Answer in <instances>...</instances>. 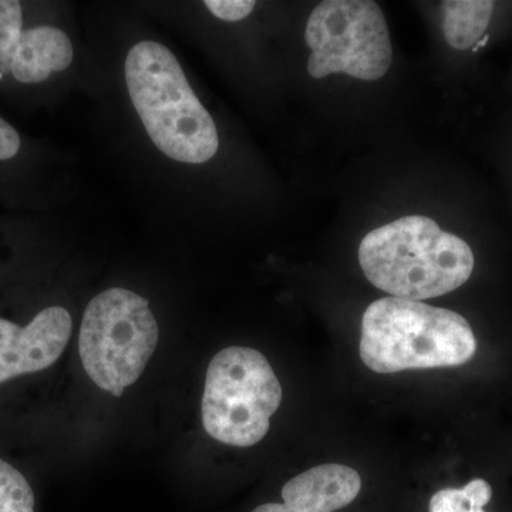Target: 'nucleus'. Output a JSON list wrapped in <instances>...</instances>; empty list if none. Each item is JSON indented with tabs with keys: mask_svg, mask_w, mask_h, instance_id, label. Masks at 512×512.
I'll return each mask as SVG.
<instances>
[{
	"mask_svg": "<svg viewBox=\"0 0 512 512\" xmlns=\"http://www.w3.org/2000/svg\"><path fill=\"white\" fill-rule=\"evenodd\" d=\"M124 72L133 106L158 150L185 164L207 163L217 154L214 120L167 47L138 43L128 53Z\"/></svg>",
	"mask_w": 512,
	"mask_h": 512,
	"instance_id": "obj_2",
	"label": "nucleus"
},
{
	"mask_svg": "<svg viewBox=\"0 0 512 512\" xmlns=\"http://www.w3.org/2000/svg\"><path fill=\"white\" fill-rule=\"evenodd\" d=\"M359 262L380 291L406 301H426L456 291L473 274L474 254L436 221L410 215L363 238Z\"/></svg>",
	"mask_w": 512,
	"mask_h": 512,
	"instance_id": "obj_1",
	"label": "nucleus"
},
{
	"mask_svg": "<svg viewBox=\"0 0 512 512\" xmlns=\"http://www.w3.org/2000/svg\"><path fill=\"white\" fill-rule=\"evenodd\" d=\"M282 402L274 369L258 350L232 346L208 366L202 424L212 439L234 447L259 443Z\"/></svg>",
	"mask_w": 512,
	"mask_h": 512,
	"instance_id": "obj_5",
	"label": "nucleus"
},
{
	"mask_svg": "<svg viewBox=\"0 0 512 512\" xmlns=\"http://www.w3.org/2000/svg\"><path fill=\"white\" fill-rule=\"evenodd\" d=\"M73 45L62 29L50 25H25L0 59V86L12 80L22 87L45 84L53 74L69 69Z\"/></svg>",
	"mask_w": 512,
	"mask_h": 512,
	"instance_id": "obj_8",
	"label": "nucleus"
},
{
	"mask_svg": "<svg viewBox=\"0 0 512 512\" xmlns=\"http://www.w3.org/2000/svg\"><path fill=\"white\" fill-rule=\"evenodd\" d=\"M360 490L362 478L356 470L342 464H322L284 485V503L259 505L252 512H335L352 504Z\"/></svg>",
	"mask_w": 512,
	"mask_h": 512,
	"instance_id": "obj_9",
	"label": "nucleus"
},
{
	"mask_svg": "<svg viewBox=\"0 0 512 512\" xmlns=\"http://www.w3.org/2000/svg\"><path fill=\"white\" fill-rule=\"evenodd\" d=\"M158 323L147 299L127 289L99 293L87 305L79 336L84 370L101 390L120 397L156 352Z\"/></svg>",
	"mask_w": 512,
	"mask_h": 512,
	"instance_id": "obj_4",
	"label": "nucleus"
},
{
	"mask_svg": "<svg viewBox=\"0 0 512 512\" xmlns=\"http://www.w3.org/2000/svg\"><path fill=\"white\" fill-rule=\"evenodd\" d=\"M0 512H35V494L25 476L0 458Z\"/></svg>",
	"mask_w": 512,
	"mask_h": 512,
	"instance_id": "obj_12",
	"label": "nucleus"
},
{
	"mask_svg": "<svg viewBox=\"0 0 512 512\" xmlns=\"http://www.w3.org/2000/svg\"><path fill=\"white\" fill-rule=\"evenodd\" d=\"M493 498V488L476 478L463 488H444L431 497L429 512H487L485 505Z\"/></svg>",
	"mask_w": 512,
	"mask_h": 512,
	"instance_id": "obj_11",
	"label": "nucleus"
},
{
	"mask_svg": "<svg viewBox=\"0 0 512 512\" xmlns=\"http://www.w3.org/2000/svg\"><path fill=\"white\" fill-rule=\"evenodd\" d=\"M476 350L470 323L448 309L383 298L363 315L360 357L373 372L460 366Z\"/></svg>",
	"mask_w": 512,
	"mask_h": 512,
	"instance_id": "obj_3",
	"label": "nucleus"
},
{
	"mask_svg": "<svg viewBox=\"0 0 512 512\" xmlns=\"http://www.w3.org/2000/svg\"><path fill=\"white\" fill-rule=\"evenodd\" d=\"M306 43L313 79L345 73L376 82L389 72L393 49L386 18L370 0H326L308 19Z\"/></svg>",
	"mask_w": 512,
	"mask_h": 512,
	"instance_id": "obj_6",
	"label": "nucleus"
},
{
	"mask_svg": "<svg viewBox=\"0 0 512 512\" xmlns=\"http://www.w3.org/2000/svg\"><path fill=\"white\" fill-rule=\"evenodd\" d=\"M494 2L490 0H447L441 3L443 33L448 45L457 50L473 49L485 36Z\"/></svg>",
	"mask_w": 512,
	"mask_h": 512,
	"instance_id": "obj_10",
	"label": "nucleus"
},
{
	"mask_svg": "<svg viewBox=\"0 0 512 512\" xmlns=\"http://www.w3.org/2000/svg\"><path fill=\"white\" fill-rule=\"evenodd\" d=\"M205 6L215 18L225 20V22H238V20L251 15L255 8V2H249V0H207Z\"/></svg>",
	"mask_w": 512,
	"mask_h": 512,
	"instance_id": "obj_13",
	"label": "nucleus"
},
{
	"mask_svg": "<svg viewBox=\"0 0 512 512\" xmlns=\"http://www.w3.org/2000/svg\"><path fill=\"white\" fill-rule=\"evenodd\" d=\"M72 330V316L62 306H47L23 326L0 318V384L55 365Z\"/></svg>",
	"mask_w": 512,
	"mask_h": 512,
	"instance_id": "obj_7",
	"label": "nucleus"
}]
</instances>
